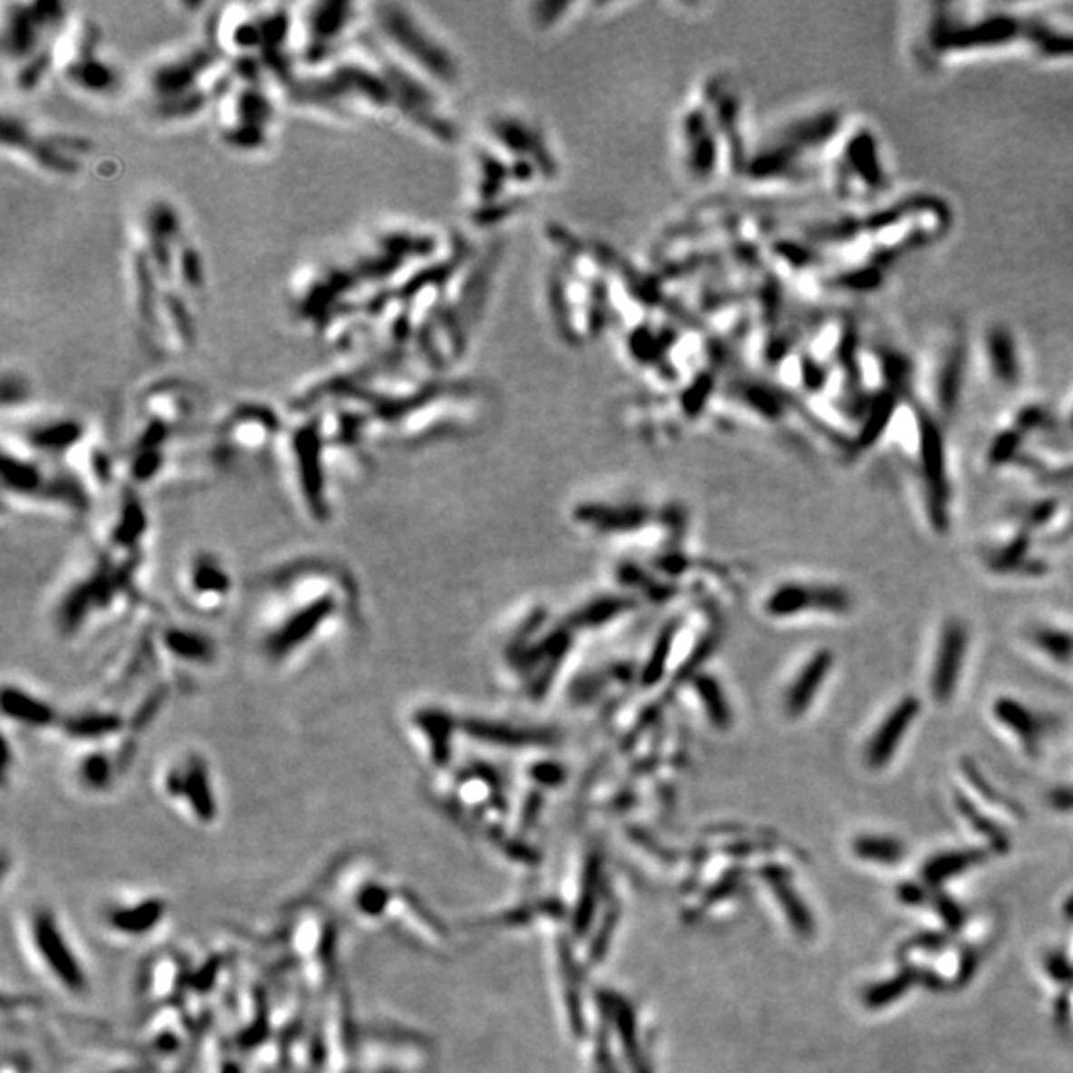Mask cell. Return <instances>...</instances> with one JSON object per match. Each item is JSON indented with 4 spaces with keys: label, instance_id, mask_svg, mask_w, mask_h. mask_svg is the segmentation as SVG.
<instances>
[{
    "label": "cell",
    "instance_id": "7",
    "mask_svg": "<svg viewBox=\"0 0 1073 1073\" xmlns=\"http://www.w3.org/2000/svg\"><path fill=\"white\" fill-rule=\"evenodd\" d=\"M837 183L851 198H873L889 183L879 141L871 131L861 130L851 136L841 150L837 163Z\"/></svg>",
    "mask_w": 1073,
    "mask_h": 1073
},
{
    "label": "cell",
    "instance_id": "14",
    "mask_svg": "<svg viewBox=\"0 0 1073 1073\" xmlns=\"http://www.w3.org/2000/svg\"><path fill=\"white\" fill-rule=\"evenodd\" d=\"M165 793H168V798L181 801L198 823L209 825L215 821V798L208 776H205V771L199 766H189L185 771H169L168 779H165Z\"/></svg>",
    "mask_w": 1073,
    "mask_h": 1073
},
{
    "label": "cell",
    "instance_id": "13",
    "mask_svg": "<svg viewBox=\"0 0 1073 1073\" xmlns=\"http://www.w3.org/2000/svg\"><path fill=\"white\" fill-rule=\"evenodd\" d=\"M992 718L1000 728L1012 736L1028 756H1038L1041 741L1051 731V720L1024 701L1000 696L992 704Z\"/></svg>",
    "mask_w": 1073,
    "mask_h": 1073
},
{
    "label": "cell",
    "instance_id": "6",
    "mask_svg": "<svg viewBox=\"0 0 1073 1073\" xmlns=\"http://www.w3.org/2000/svg\"><path fill=\"white\" fill-rule=\"evenodd\" d=\"M5 150H13L36 169L68 178L80 171L82 161L90 151V141L62 131H40L23 118L5 113L3 130Z\"/></svg>",
    "mask_w": 1073,
    "mask_h": 1073
},
{
    "label": "cell",
    "instance_id": "8",
    "mask_svg": "<svg viewBox=\"0 0 1073 1073\" xmlns=\"http://www.w3.org/2000/svg\"><path fill=\"white\" fill-rule=\"evenodd\" d=\"M968 643V628L961 618H951L942 624L934 648L931 676H928V690H931L934 704L946 706L956 696L966 664Z\"/></svg>",
    "mask_w": 1073,
    "mask_h": 1073
},
{
    "label": "cell",
    "instance_id": "1",
    "mask_svg": "<svg viewBox=\"0 0 1073 1073\" xmlns=\"http://www.w3.org/2000/svg\"><path fill=\"white\" fill-rule=\"evenodd\" d=\"M924 50L933 60L1026 46L1039 60H1073V30L1051 24L1038 14L1012 10H972L941 6L934 10L924 33Z\"/></svg>",
    "mask_w": 1073,
    "mask_h": 1073
},
{
    "label": "cell",
    "instance_id": "16",
    "mask_svg": "<svg viewBox=\"0 0 1073 1073\" xmlns=\"http://www.w3.org/2000/svg\"><path fill=\"white\" fill-rule=\"evenodd\" d=\"M344 896L348 906L360 921L364 924H376L394 913V909L400 904L401 894L392 889V886H388L384 881H378L374 876H364V879L356 881L353 886H348V891H344Z\"/></svg>",
    "mask_w": 1073,
    "mask_h": 1073
},
{
    "label": "cell",
    "instance_id": "19",
    "mask_svg": "<svg viewBox=\"0 0 1073 1073\" xmlns=\"http://www.w3.org/2000/svg\"><path fill=\"white\" fill-rule=\"evenodd\" d=\"M209 1034V1054L205 1058L208 1073H246L235 1041L219 1030H211Z\"/></svg>",
    "mask_w": 1073,
    "mask_h": 1073
},
{
    "label": "cell",
    "instance_id": "5",
    "mask_svg": "<svg viewBox=\"0 0 1073 1073\" xmlns=\"http://www.w3.org/2000/svg\"><path fill=\"white\" fill-rule=\"evenodd\" d=\"M24 944L34 964L53 984L70 996H82L90 990L86 966L70 942L58 916L48 906H34L23 921Z\"/></svg>",
    "mask_w": 1073,
    "mask_h": 1073
},
{
    "label": "cell",
    "instance_id": "24",
    "mask_svg": "<svg viewBox=\"0 0 1073 1073\" xmlns=\"http://www.w3.org/2000/svg\"><path fill=\"white\" fill-rule=\"evenodd\" d=\"M909 982H911L909 976H901L899 980H894V982L873 988L869 996H866V1002H869V1006H883V1004L889 1002V1000H894L896 996H901L904 990L909 988Z\"/></svg>",
    "mask_w": 1073,
    "mask_h": 1073
},
{
    "label": "cell",
    "instance_id": "4",
    "mask_svg": "<svg viewBox=\"0 0 1073 1073\" xmlns=\"http://www.w3.org/2000/svg\"><path fill=\"white\" fill-rule=\"evenodd\" d=\"M336 946V924L318 906L298 911L288 924L286 948L308 994L326 998L334 990Z\"/></svg>",
    "mask_w": 1073,
    "mask_h": 1073
},
{
    "label": "cell",
    "instance_id": "12",
    "mask_svg": "<svg viewBox=\"0 0 1073 1073\" xmlns=\"http://www.w3.org/2000/svg\"><path fill=\"white\" fill-rule=\"evenodd\" d=\"M189 974L191 968H188L183 958L175 952H161L153 956L141 972V996L151 1006V1010L179 1002L185 986H188Z\"/></svg>",
    "mask_w": 1073,
    "mask_h": 1073
},
{
    "label": "cell",
    "instance_id": "3",
    "mask_svg": "<svg viewBox=\"0 0 1073 1073\" xmlns=\"http://www.w3.org/2000/svg\"><path fill=\"white\" fill-rule=\"evenodd\" d=\"M304 1073H360V1039L353 1008L343 990L323 998L314 1028L303 1034Z\"/></svg>",
    "mask_w": 1073,
    "mask_h": 1073
},
{
    "label": "cell",
    "instance_id": "15",
    "mask_svg": "<svg viewBox=\"0 0 1073 1073\" xmlns=\"http://www.w3.org/2000/svg\"><path fill=\"white\" fill-rule=\"evenodd\" d=\"M984 360L996 384L1016 388L1021 380V356L1018 340L1002 324L992 326L984 336Z\"/></svg>",
    "mask_w": 1073,
    "mask_h": 1073
},
{
    "label": "cell",
    "instance_id": "25",
    "mask_svg": "<svg viewBox=\"0 0 1073 1073\" xmlns=\"http://www.w3.org/2000/svg\"><path fill=\"white\" fill-rule=\"evenodd\" d=\"M1069 430L1073 431V410H1071V416H1069Z\"/></svg>",
    "mask_w": 1073,
    "mask_h": 1073
},
{
    "label": "cell",
    "instance_id": "10",
    "mask_svg": "<svg viewBox=\"0 0 1073 1073\" xmlns=\"http://www.w3.org/2000/svg\"><path fill=\"white\" fill-rule=\"evenodd\" d=\"M195 1021L175 1002L153 1010L143 1026V1046L161 1061H178L191 1049Z\"/></svg>",
    "mask_w": 1073,
    "mask_h": 1073
},
{
    "label": "cell",
    "instance_id": "2",
    "mask_svg": "<svg viewBox=\"0 0 1073 1073\" xmlns=\"http://www.w3.org/2000/svg\"><path fill=\"white\" fill-rule=\"evenodd\" d=\"M370 10H372L370 20L378 36L376 43L384 48V53L418 76L424 74L431 82L451 84L458 70L448 50H443L418 14H411L401 5H372Z\"/></svg>",
    "mask_w": 1073,
    "mask_h": 1073
},
{
    "label": "cell",
    "instance_id": "23",
    "mask_svg": "<svg viewBox=\"0 0 1073 1073\" xmlns=\"http://www.w3.org/2000/svg\"><path fill=\"white\" fill-rule=\"evenodd\" d=\"M956 803H958V807H961V813L964 815V817H966L970 823L974 825V827H976L980 833L986 835V837H988L990 841H992L998 849H1006V837H1004V835L1000 833V831L994 827V825L990 823L986 817H982V815H980V813L976 811V807H974L972 803L966 801L962 796H958V798H956Z\"/></svg>",
    "mask_w": 1073,
    "mask_h": 1073
},
{
    "label": "cell",
    "instance_id": "17",
    "mask_svg": "<svg viewBox=\"0 0 1073 1073\" xmlns=\"http://www.w3.org/2000/svg\"><path fill=\"white\" fill-rule=\"evenodd\" d=\"M776 608L781 613H801L805 608H819V611L843 614L851 608V598L839 589H811L807 586H788L776 598Z\"/></svg>",
    "mask_w": 1073,
    "mask_h": 1073
},
{
    "label": "cell",
    "instance_id": "22",
    "mask_svg": "<svg viewBox=\"0 0 1073 1073\" xmlns=\"http://www.w3.org/2000/svg\"><path fill=\"white\" fill-rule=\"evenodd\" d=\"M1036 644L1041 652L1058 662H1071L1073 660V634L1061 631H1039L1036 633Z\"/></svg>",
    "mask_w": 1073,
    "mask_h": 1073
},
{
    "label": "cell",
    "instance_id": "18",
    "mask_svg": "<svg viewBox=\"0 0 1073 1073\" xmlns=\"http://www.w3.org/2000/svg\"><path fill=\"white\" fill-rule=\"evenodd\" d=\"M831 664H833V658L829 654V650H823V652H819L807 666L803 668V672L799 674L798 682H796V686H793L789 700H788L789 706H791V711H803L805 708L809 706V701L821 688L823 678L829 674Z\"/></svg>",
    "mask_w": 1073,
    "mask_h": 1073
},
{
    "label": "cell",
    "instance_id": "21",
    "mask_svg": "<svg viewBox=\"0 0 1073 1073\" xmlns=\"http://www.w3.org/2000/svg\"><path fill=\"white\" fill-rule=\"evenodd\" d=\"M855 853L866 861L876 863H896L904 853V847L894 839L886 837H861L855 841Z\"/></svg>",
    "mask_w": 1073,
    "mask_h": 1073
},
{
    "label": "cell",
    "instance_id": "9",
    "mask_svg": "<svg viewBox=\"0 0 1073 1073\" xmlns=\"http://www.w3.org/2000/svg\"><path fill=\"white\" fill-rule=\"evenodd\" d=\"M169 913V904L160 894H143L106 906L102 913V926L113 938L126 942L146 941L160 931Z\"/></svg>",
    "mask_w": 1073,
    "mask_h": 1073
},
{
    "label": "cell",
    "instance_id": "20",
    "mask_svg": "<svg viewBox=\"0 0 1073 1073\" xmlns=\"http://www.w3.org/2000/svg\"><path fill=\"white\" fill-rule=\"evenodd\" d=\"M984 855L980 851H961V853H948L944 857H938L924 866V876L933 883H941L948 876L958 875L976 863L982 861Z\"/></svg>",
    "mask_w": 1073,
    "mask_h": 1073
},
{
    "label": "cell",
    "instance_id": "11",
    "mask_svg": "<svg viewBox=\"0 0 1073 1073\" xmlns=\"http://www.w3.org/2000/svg\"><path fill=\"white\" fill-rule=\"evenodd\" d=\"M921 700L909 694L903 696L889 711H886L884 718L879 721V726L875 728L865 746L866 768L873 771H881L889 766L893 758L896 756V751L901 749L903 740L914 726L918 714H921Z\"/></svg>",
    "mask_w": 1073,
    "mask_h": 1073
}]
</instances>
